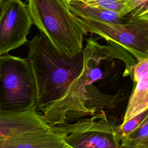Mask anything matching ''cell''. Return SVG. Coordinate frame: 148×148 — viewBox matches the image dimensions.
<instances>
[{"label": "cell", "mask_w": 148, "mask_h": 148, "mask_svg": "<svg viewBox=\"0 0 148 148\" xmlns=\"http://www.w3.org/2000/svg\"><path fill=\"white\" fill-rule=\"evenodd\" d=\"M84 62L81 73L70 84L65 95L41 113L50 127L72 123L103 110L114 97L104 92L109 76V61L124 57L113 46H102L92 38L87 39L83 49Z\"/></svg>", "instance_id": "cell-1"}, {"label": "cell", "mask_w": 148, "mask_h": 148, "mask_svg": "<svg viewBox=\"0 0 148 148\" xmlns=\"http://www.w3.org/2000/svg\"><path fill=\"white\" fill-rule=\"evenodd\" d=\"M27 57L35 79L36 110L40 114L61 99L83 68V50L71 57L61 53L41 33L27 42Z\"/></svg>", "instance_id": "cell-2"}, {"label": "cell", "mask_w": 148, "mask_h": 148, "mask_svg": "<svg viewBox=\"0 0 148 148\" xmlns=\"http://www.w3.org/2000/svg\"><path fill=\"white\" fill-rule=\"evenodd\" d=\"M27 1L33 24L59 51L72 57L83 50V36L87 31L65 1Z\"/></svg>", "instance_id": "cell-3"}, {"label": "cell", "mask_w": 148, "mask_h": 148, "mask_svg": "<svg viewBox=\"0 0 148 148\" xmlns=\"http://www.w3.org/2000/svg\"><path fill=\"white\" fill-rule=\"evenodd\" d=\"M0 109L13 113L36 109V84L27 58L0 56Z\"/></svg>", "instance_id": "cell-4"}, {"label": "cell", "mask_w": 148, "mask_h": 148, "mask_svg": "<svg viewBox=\"0 0 148 148\" xmlns=\"http://www.w3.org/2000/svg\"><path fill=\"white\" fill-rule=\"evenodd\" d=\"M50 127L72 148H124L117 134L116 123L103 110L72 123Z\"/></svg>", "instance_id": "cell-5"}, {"label": "cell", "mask_w": 148, "mask_h": 148, "mask_svg": "<svg viewBox=\"0 0 148 148\" xmlns=\"http://www.w3.org/2000/svg\"><path fill=\"white\" fill-rule=\"evenodd\" d=\"M75 17L87 32L95 34L125 49L138 61L148 58V14L130 16L127 21L119 24Z\"/></svg>", "instance_id": "cell-6"}, {"label": "cell", "mask_w": 148, "mask_h": 148, "mask_svg": "<svg viewBox=\"0 0 148 148\" xmlns=\"http://www.w3.org/2000/svg\"><path fill=\"white\" fill-rule=\"evenodd\" d=\"M32 24L27 5L21 0H3L0 10V56L27 42Z\"/></svg>", "instance_id": "cell-7"}, {"label": "cell", "mask_w": 148, "mask_h": 148, "mask_svg": "<svg viewBox=\"0 0 148 148\" xmlns=\"http://www.w3.org/2000/svg\"><path fill=\"white\" fill-rule=\"evenodd\" d=\"M51 130L36 109L13 113L0 109V139Z\"/></svg>", "instance_id": "cell-8"}, {"label": "cell", "mask_w": 148, "mask_h": 148, "mask_svg": "<svg viewBox=\"0 0 148 148\" xmlns=\"http://www.w3.org/2000/svg\"><path fill=\"white\" fill-rule=\"evenodd\" d=\"M61 136L50 130L0 139V148H65Z\"/></svg>", "instance_id": "cell-9"}, {"label": "cell", "mask_w": 148, "mask_h": 148, "mask_svg": "<svg viewBox=\"0 0 148 148\" xmlns=\"http://www.w3.org/2000/svg\"><path fill=\"white\" fill-rule=\"evenodd\" d=\"M67 5L71 12L80 20L119 24L124 23L130 17V16H121L113 11L91 6L80 1L70 2Z\"/></svg>", "instance_id": "cell-10"}, {"label": "cell", "mask_w": 148, "mask_h": 148, "mask_svg": "<svg viewBox=\"0 0 148 148\" xmlns=\"http://www.w3.org/2000/svg\"><path fill=\"white\" fill-rule=\"evenodd\" d=\"M148 92V74L143 76L136 83L134 90L129 99L126 108L123 121L125 122L130 119L131 115L138 103Z\"/></svg>", "instance_id": "cell-11"}, {"label": "cell", "mask_w": 148, "mask_h": 148, "mask_svg": "<svg viewBox=\"0 0 148 148\" xmlns=\"http://www.w3.org/2000/svg\"><path fill=\"white\" fill-rule=\"evenodd\" d=\"M134 0H88L84 2L87 5L97 6L113 11L121 16H128L130 7Z\"/></svg>", "instance_id": "cell-12"}, {"label": "cell", "mask_w": 148, "mask_h": 148, "mask_svg": "<svg viewBox=\"0 0 148 148\" xmlns=\"http://www.w3.org/2000/svg\"><path fill=\"white\" fill-rule=\"evenodd\" d=\"M148 137V113L139 124L131 133L121 140L124 148H139L141 143Z\"/></svg>", "instance_id": "cell-13"}, {"label": "cell", "mask_w": 148, "mask_h": 148, "mask_svg": "<svg viewBox=\"0 0 148 148\" xmlns=\"http://www.w3.org/2000/svg\"><path fill=\"white\" fill-rule=\"evenodd\" d=\"M148 113V109L132 117L127 121L117 125L116 131L119 139L121 140L136 129L145 119Z\"/></svg>", "instance_id": "cell-14"}, {"label": "cell", "mask_w": 148, "mask_h": 148, "mask_svg": "<svg viewBox=\"0 0 148 148\" xmlns=\"http://www.w3.org/2000/svg\"><path fill=\"white\" fill-rule=\"evenodd\" d=\"M130 72L133 81L136 83L148 74V58L138 61L131 68Z\"/></svg>", "instance_id": "cell-15"}, {"label": "cell", "mask_w": 148, "mask_h": 148, "mask_svg": "<svg viewBox=\"0 0 148 148\" xmlns=\"http://www.w3.org/2000/svg\"><path fill=\"white\" fill-rule=\"evenodd\" d=\"M148 14V0H134L128 16L136 17Z\"/></svg>", "instance_id": "cell-16"}, {"label": "cell", "mask_w": 148, "mask_h": 148, "mask_svg": "<svg viewBox=\"0 0 148 148\" xmlns=\"http://www.w3.org/2000/svg\"><path fill=\"white\" fill-rule=\"evenodd\" d=\"M147 109H148V92L134 110L131 115L130 119Z\"/></svg>", "instance_id": "cell-17"}, {"label": "cell", "mask_w": 148, "mask_h": 148, "mask_svg": "<svg viewBox=\"0 0 148 148\" xmlns=\"http://www.w3.org/2000/svg\"><path fill=\"white\" fill-rule=\"evenodd\" d=\"M139 148H148V137L141 143Z\"/></svg>", "instance_id": "cell-18"}, {"label": "cell", "mask_w": 148, "mask_h": 148, "mask_svg": "<svg viewBox=\"0 0 148 148\" xmlns=\"http://www.w3.org/2000/svg\"><path fill=\"white\" fill-rule=\"evenodd\" d=\"M65 1L66 3L70 2H72V1H80V2H86V1H88V0H64Z\"/></svg>", "instance_id": "cell-19"}, {"label": "cell", "mask_w": 148, "mask_h": 148, "mask_svg": "<svg viewBox=\"0 0 148 148\" xmlns=\"http://www.w3.org/2000/svg\"><path fill=\"white\" fill-rule=\"evenodd\" d=\"M3 2V0H0V10H1V7H2Z\"/></svg>", "instance_id": "cell-20"}, {"label": "cell", "mask_w": 148, "mask_h": 148, "mask_svg": "<svg viewBox=\"0 0 148 148\" xmlns=\"http://www.w3.org/2000/svg\"><path fill=\"white\" fill-rule=\"evenodd\" d=\"M65 148H72V147H70V146H69L68 145H67Z\"/></svg>", "instance_id": "cell-21"}, {"label": "cell", "mask_w": 148, "mask_h": 148, "mask_svg": "<svg viewBox=\"0 0 148 148\" xmlns=\"http://www.w3.org/2000/svg\"></svg>", "instance_id": "cell-22"}]
</instances>
